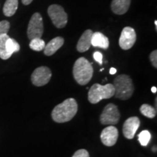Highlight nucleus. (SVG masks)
Returning a JSON list of instances; mask_svg holds the SVG:
<instances>
[{
  "instance_id": "nucleus-1",
  "label": "nucleus",
  "mask_w": 157,
  "mask_h": 157,
  "mask_svg": "<svg viewBox=\"0 0 157 157\" xmlns=\"http://www.w3.org/2000/svg\"><path fill=\"white\" fill-rule=\"evenodd\" d=\"M77 111L78 105L76 100L68 98L54 108L52 111V118L56 122H67L75 117Z\"/></svg>"
},
{
  "instance_id": "nucleus-2",
  "label": "nucleus",
  "mask_w": 157,
  "mask_h": 157,
  "mask_svg": "<svg viewBox=\"0 0 157 157\" xmlns=\"http://www.w3.org/2000/svg\"><path fill=\"white\" fill-rule=\"evenodd\" d=\"M73 75L78 84L86 85L93 77V66L86 58H79L74 65Z\"/></svg>"
},
{
  "instance_id": "nucleus-3",
  "label": "nucleus",
  "mask_w": 157,
  "mask_h": 157,
  "mask_svg": "<svg viewBox=\"0 0 157 157\" xmlns=\"http://www.w3.org/2000/svg\"><path fill=\"white\" fill-rule=\"evenodd\" d=\"M114 95L120 100H128L132 97L134 93L135 87L132 78L126 74H121L115 78L113 81Z\"/></svg>"
},
{
  "instance_id": "nucleus-4",
  "label": "nucleus",
  "mask_w": 157,
  "mask_h": 157,
  "mask_svg": "<svg viewBox=\"0 0 157 157\" xmlns=\"http://www.w3.org/2000/svg\"><path fill=\"white\" fill-rule=\"evenodd\" d=\"M115 90L112 84L101 85L95 84L90 87L88 93V101L90 103L96 104L103 99H109L114 95Z\"/></svg>"
},
{
  "instance_id": "nucleus-5",
  "label": "nucleus",
  "mask_w": 157,
  "mask_h": 157,
  "mask_svg": "<svg viewBox=\"0 0 157 157\" xmlns=\"http://www.w3.org/2000/svg\"><path fill=\"white\" fill-rule=\"evenodd\" d=\"M48 13L51 21L55 26L58 29H63L68 22V15L63 7L58 5H52L48 7Z\"/></svg>"
},
{
  "instance_id": "nucleus-6",
  "label": "nucleus",
  "mask_w": 157,
  "mask_h": 157,
  "mask_svg": "<svg viewBox=\"0 0 157 157\" xmlns=\"http://www.w3.org/2000/svg\"><path fill=\"white\" fill-rule=\"evenodd\" d=\"M43 32H44V26H43L42 15L39 13H34L29 21L28 29H27V35L29 39L31 40L35 38H41Z\"/></svg>"
},
{
  "instance_id": "nucleus-7",
  "label": "nucleus",
  "mask_w": 157,
  "mask_h": 157,
  "mask_svg": "<svg viewBox=\"0 0 157 157\" xmlns=\"http://www.w3.org/2000/svg\"><path fill=\"white\" fill-rule=\"evenodd\" d=\"M120 113L117 105L113 103H109L104 108L101 115L100 121L102 124L114 125L119 122Z\"/></svg>"
},
{
  "instance_id": "nucleus-8",
  "label": "nucleus",
  "mask_w": 157,
  "mask_h": 157,
  "mask_svg": "<svg viewBox=\"0 0 157 157\" xmlns=\"http://www.w3.org/2000/svg\"><path fill=\"white\" fill-rule=\"evenodd\" d=\"M52 73L48 67L41 66L36 68L31 74V82L36 87H42L50 82Z\"/></svg>"
},
{
  "instance_id": "nucleus-9",
  "label": "nucleus",
  "mask_w": 157,
  "mask_h": 157,
  "mask_svg": "<svg viewBox=\"0 0 157 157\" xmlns=\"http://www.w3.org/2000/svg\"><path fill=\"white\" fill-rule=\"evenodd\" d=\"M136 41V33L134 29L125 27L123 29L119 40V44L122 50H127L131 49Z\"/></svg>"
},
{
  "instance_id": "nucleus-10",
  "label": "nucleus",
  "mask_w": 157,
  "mask_h": 157,
  "mask_svg": "<svg viewBox=\"0 0 157 157\" xmlns=\"http://www.w3.org/2000/svg\"><path fill=\"white\" fill-rule=\"evenodd\" d=\"M119 137V131L113 125L105 127L101 132V139L102 143L106 146H113L116 144Z\"/></svg>"
},
{
  "instance_id": "nucleus-11",
  "label": "nucleus",
  "mask_w": 157,
  "mask_h": 157,
  "mask_svg": "<svg viewBox=\"0 0 157 157\" xmlns=\"http://www.w3.org/2000/svg\"><path fill=\"white\" fill-rule=\"evenodd\" d=\"M140 125V121L136 117L127 119L123 125V135L126 138L131 140L135 137V133Z\"/></svg>"
},
{
  "instance_id": "nucleus-12",
  "label": "nucleus",
  "mask_w": 157,
  "mask_h": 157,
  "mask_svg": "<svg viewBox=\"0 0 157 157\" xmlns=\"http://www.w3.org/2000/svg\"><path fill=\"white\" fill-rule=\"evenodd\" d=\"M93 34V31L90 30V29L86 30L82 34L77 43V45H76V49H77L78 52H84L89 50L90 46H92L91 39Z\"/></svg>"
},
{
  "instance_id": "nucleus-13",
  "label": "nucleus",
  "mask_w": 157,
  "mask_h": 157,
  "mask_svg": "<svg viewBox=\"0 0 157 157\" xmlns=\"http://www.w3.org/2000/svg\"><path fill=\"white\" fill-rule=\"evenodd\" d=\"M64 44V39L61 36H57L52 39L48 44L45 45L44 52L46 56H50L56 53Z\"/></svg>"
},
{
  "instance_id": "nucleus-14",
  "label": "nucleus",
  "mask_w": 157,
  "mask_h": 157,
  "mask_svg": "<svg viewBox=\"0 0 157 157\" xmlns=\"http://www.w3.org/2000/svg\"><path fill=\"white\" fill-rule=\"evenodd\" d=\"M91 45L95 48H100L106 50L109 47V40L105 35L101 32L93 33L91 39Z\"/></svg>"
},
{
  "instance_id": "nucleus-15",
  "label": "nucleus",
  "mask_w": 157,
  "mask_h": 157,
  "mask_svg": "<svg viewBox=\"0 0 157 157\" xmlns=\"http://www.w3.org/2000/svg\"><path fill=\"white\" fill-rule=\"evenodd\" d=\"M130 2L131 0H113L111 10L115 14L123 15L128 11Z\"/></svg>"
},
{
  "instance_id": "nucleus-16",
  "label": "nucleus",
  "mask_w": 157,
  "mask_h": 157,
  "mask_svg": "<svg viewBox=\"0 0 157 157\" xmlns=\"http://www.w3.org/2000/svg\"><path fill=\"white\" fill-rule=\"evenodd\" d=\"M18 7V0H6L3 7V13L5 16L11 17L16 13Z\"/></svg>"
},
{
  "instance_id": "nucleus-17",
  "label": "nucleus",
  "mask_w": 157,
  "mask_h": 157,
  "mask_svg": "<svg viewBox=\"0 0 157 157\" xmlns=\"http://www.w3.org/2000/svg\"><path fill=\"white\" fill-rule=\"evenodd\" d=\"M9 38L10 36L7 34L0 36V58H2V60H7L11 57L6 49V42Z\"/></svg>"
},
{
  "instance_id": "nucleus-18",
  "label": "nucleus",
  "mask_w": 157,
  "mask_h": 157,
  "mask_svg": "<svg viewBox=\"0 0 157 157\" xmlns=\"http://www.w3.org/2000/svg\"><path fill=\"white\" fill-rule=\"evenodd\" d=\"M140 111L145 117L153 119L156 115V109L148 104H143L140 108Z\"/></svg>"
},
{
  "instance_id": "nucleus-19",
  "label": "nucleus",
  "mask_w": 157,
  "mask_h": 157,
  "mask_svg": "<svg viewBox=\"0 0 157 157\" xmlns=\"http://www.w3.org/2000/svg\"><path fill=\"white\" fill-rule=\"evenodd\" d=\"M6 49L8 54L11 56L14 52H17L20 50V45L14 39L10 37L6 42Z\"/></svg>"
},
{
  "instance_id": "nucleus-20",
  "label": "nucleus",
  "mask_w": 157,
  "mask_h": 157,
  "mask_svg": "<svg viewBox=\"0 0 157 157\" xmlns=\"http://www.w3.org/2000/svg\"><path fill=\"white\" fill-rule=\"evenodd\" d=\"M45 42L44 40H42L41 38H35L31 39L30 44H29V47L31 50L34 51H42L45 48Z\"/></svg>"
},
{
  "instance_id": "nucleus-21",
  "label": "nucleus",
  "mask_w": 157,
  "mask_h": 157,
  "mask_svg": "<svg viewBox=\"0 0 157 157\" xmlns=\"http://www.w3.org/2000/svg\"><path fill=\"white\" fill-rule=\"evenodd\" d=\"M151 137V135L148 130H143L138 135V140L141 146H146L150 142Z\"/></svg>"
},
{
  "instance_id": "nucleus-22",
  "label": "nucleus",
  "mask_w": 157,
  "mask_h": 157,
  "mask_svg": "<svg viewBox=\"0 0 157 157\" xmlns=\"http://www.w3.org/2000/svg\"><path fill=\"white\" fill-rule=\"evenodd\" d=\"M10 25L7 21H0V36L7 34L10 30Z\"/></svg>"
},
{
  "instance_id": "nucleus-23",
  "label": "nucleus",
  "mask_w": 157,
  "mask_h": 157,
  "mask_svg": "<svg viewBox=\"0 0 157 157\" xmlns=\"http://www.w3.org/2000/svg\"><path fill=\"white\" fill-rule=\"evenodd\" d=\"M72 157H90V154L85 149H80L76 151Z\"/></svg>"
},
{
  "instance_id": "nucleus-24",
  "label": "nucleus",
  "mask_w": 157,
  "mask_h": 157,
  "mask_svg": "<svg viewBox=\"0 0 157 157\" xmlns=\"http://www.w3.org/2000/svg\"><path fill=\"white\" fill-rule=\"evenodd\" d=\"M149 58H150V60L151 62L152 66L154 68H157V51H153L150 54Z\"/></svg>"
},
{
  "instance_id": "nucleus-25",
  "label": "nucleus",
  "mask_w": 157,
  "mask_h": 157,
  "mask_svg": "<svg viewBox=\"0 0 157 157\" xmlns=\"http://www.w3.org/2000/svg\"><path fill=\"white\" fill-rule=\"evenodd\" d=\"M93 58L95 61H97L100 65L103 63V54L101 52H98V51L95 52L93 54Z\"/></svg>"
},
{
  "instance_id": "nucleus-26",
  "label": "nucleus",
  "mask_w": 157,
  "mask_h": 157,
  "mask_svg": "<svg viewBox=\"0 0 157 157\" xmlns=\"http://www.w3.org/2000/svg\"><path fill=\"white\" fill-rule=\"evenodd\" d=\"M33 0H22V3L24 5H29V4L32 2Z\"/></svg>"
},
{
  "instance_id": "nucleus-27",
  "label": "nucleus",
  "mask_w": 157,
  "mask_h": 157,
  "mask_svg": "<svg viewBox=\"0 0 157 157\" xmlns=\"http://www.w3.org/2000/svg\"><path fill=\"white\" fill-rule=\"evenodd\" d=\"M110 74H115L116 73H117V69L114 68H111V69H110V71H109Z\"/></svg>"
},
{
  "instance_id": "nucleus-28",
  "label": "nucleus",
  "mask_w": 157,
  "mask_h": 157,
  "mask_svg": "<svg viewBox=\"0 0 157 157\" xmlns=\"http://www.w3.org/2000/svg\"><path fill=\"white\" fill-rule=\"evenodd\" d=\"M156 91H157V89L156 87H151V92L153 93H156Z\"/></svg>"
},
{
  "instance_id": "nucleus-29",
  "label": "nucleus",
  "mask_w": 157,
  "mask_h": 157,
  "mask_svg": "<svg viewBox=\"0 0 157 157\" xmlns=\"http://www.w3.org/2000/svg\"><path fill=\"white\" fill-rule=\"evenodd\" d=\"M152 150H153V151H154V152H156V146H155L154 147H153Z\"/></svg>"
},
{
  "instance_id": "nucleus-30",
  "label": "nucleus",
  "mask_w": 157,
  "mask_h": 157,
  "mask_svg": "<svg viewBox=\"0 0 157 157\" xmlns=\"http://www.w3.org/2000/svg\"><path fill=\"white\" fill-rule=\"evenodd\" d=\"M154 23H155V25H156V30H157V21H155Z\"/></svg>"
}]
</instances>
